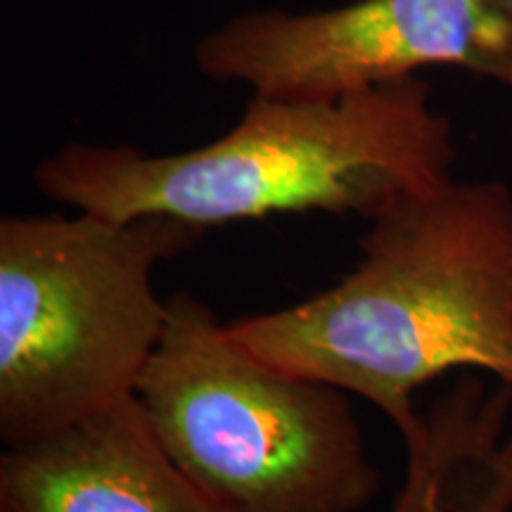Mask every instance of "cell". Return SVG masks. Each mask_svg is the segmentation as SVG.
I'll use <instances>...</instances> for the list:
<instances>
[{
  "mask_svg": "<svg viewBox=\"0 0 512 512\" xmlns=\"http://www.w3.org/2000/svg\"><path fill=\"white\" fill-rule=\"evenodd\" d=\"M138 384L159 444L221 512H366L382 475L347 392L240 347L202 299H166Z\"/></svg>",
  "mask_w": 512,
  "mask_h": 512,
  "instance_id": "cell-4",
  "label": "cell"
},
{
  "mask_svg": "<svg viewBox=\"0 0 512 512\" xmlns=\"http://www.w3.org/2000/svg\"><path fill=\"white\" fill-rule=\"evenodd\" d=\"M512 384L465 375L420 411L392 512H512Z\"/></svg>",
  "mask_w": 512,
  "mask_h": 512,
  "instance_id": "cell-7",
  "label": "cell"
},
{
  "mask_svg": "<svg viewBox=\"0 0 512 512\" xmlns=\"http://www.w3.org/2000/svg\"><path fill=\"white\" fill-rule=\"evenodd\" d=\"M207 230L91 211L0 219V441L67 430L138 392L169 306L155 268Z\"/></svg>",
  "mask_w": 512,
  "mask_h": 512,
  "instance_id": "cell-3",
  "label": "cell"
},
{
  "mask_svg": "<svg viewBox=\"0 0 512 512\" xmlns=\"http://www.w3.org/2000/svg\"><path fill=\"white\" fill-rule=\"evenodd\" d=\"M456 157L432 86L408 76L325 100L252 93L238 124L192 150L72 140L31 181L50 202L114 221L166 216L209 230L309 211L370 221L453 181Z\"/></svg>",
  "mask_w": 512,
  "mask_h": 512,
  "instance_id": "cell-2",
  "label": "cell"
},
{
  "mask_svg": "<svg viewBox=\"0 0 512 512\" xmlns=\"http://www.w3.org/2000/svg\"><path fill=\"white\" fill-rule=\"evenodd\" d=\"M356 266L304 302L226 323L273 366L373 403L396 432L453 370L512 384V188L448 181L401 197L361 238Z\"/></svg>",
  "mask_w": 512,
  "mask_h": 512,
  "instance_id": "cell-1",
  "label": "cell"
},
{
  "mask_svg": "<svg viewBox=\"0 0 512 512\" xmlns=\"http://www.w3.org/2000/svg\"><path fill=\"white\" fill-rule=\"evenodd\" d=\"M211 81L273 98L325 100L458 67L512 93V0H351L328 10H252L192 48Z\"/></svg>",
  "mask_w": 512,
  "mask_h": 512,
  "instance_id": "cell-5",
  "label": "cell"
},
{
  "mask_svg": "<svg viewBox=\"0 0 512 512\" xmlns=\"http://www.w3.org/2000/svg\"><path fill=\"white\" fill-rule=\"evenodd\" d=\"M0 512H221L159 444L138 396L0 456Z\"/></svg>",
  "mask_w": 512,
  "mask_h": 512,
  "instance_id": "cell-6",
  "label": "cell"
}]
</instances>
